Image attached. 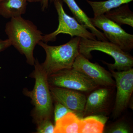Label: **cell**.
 <instances>
[{"label": "cell", "instance_id": "5bb4252c", "mask_svg": "<svg viewBox=\"0 0 133 133\" xmlns=\"http://www.w3.org/2000/svg\"><path fill=\"white\" fill-rule=\"evenodd\" d=\"M27 0H2L0 2V16L5 19L22 16L26 12Z\"/></svg>", "mask_w": 133, "mask_h": 133}, {"label": "cell", "instance_id": "4fadbf2b", "mask_svg": "<svg viewBox=\"0 0 133 133\" xmlns=\"http://www.w3.org/2000/svg\"><path fill=\"white\" fill-rule=\"evenodd\" d=\"M55 123V133H80L81 119L74 112H69Z\"/></svg>", "mask_w": 133, "mask_h": 133}, {"label": "cell", "instance_id": "8992f818", "mask_svg": "<svg viewBox=\"0 0 133 133\" xmlns=\"http://www.w3.org/2000/svg\"><path fill=\"white\" fill-rule=\"evenodd\" d=\"M49 84L83 92L94 90L99 86L92 80L73 68L64 69L50 75Z\"/></svg>", "mask_w": 133, "mask_h": 133}, {"label": "cell", "instance_id": "d6986e66", "mask_svg": "<svg viewBox=\"0 0 133 133\" xmlns=\"http://www.w3.org/2000/svg\"><path fill=\"white\" fill-rule=\"evenodd\" d=\"M36 132L38 133H53L55 126L51 119L43 120L37 124Z\"/></svg>", "mask_w": 133, "mask_h": 133}, {"label": "cell", "instance_id": "9c48e42d", "mask_svg": "<svg viewBox=\"0 0 133 133\" xmlns=\"http://www.w3.org/2000/svg\"><path fill=\"white\" fill-rule=\"evenodd\" d=\"M72 68L90 79L98 86L112 87L115 86L111 72L97 63H92L81 54L77 57Z\"/></svg>", "mask_w": 133, "mask_h": 133}, {"label": "cell", "instance_id": "30bf717a", "mask_svg": "<svg viewBox=\"0 0 133 133\" xmlns=\"http://www.w3.org/2000/svg\"><path fill=\"white\" fill-rule=\"evenodd\" d=\"M49 88L52 99L83 116L87 98L81 92L67 88L52 86Z\"/></svg>", "mask_w": 133, "mask_h": 133}, {"label": "cell", "instance_id": "277c9868", "mask_svg": "<svg viewBox=\"0 0 133 133\" xmlns=\"http://www.w3.org/2000/svg\"><path fill=\"white\" fill-rule=\"evenodd\" d=\"M95 50L106 53L114 59V64L102 61L109 70L120 71L132 68L133 57L128 52L124 51L114 44L108 41L81 38L79 44L80 54L88 59H91L92 57L91 52Z\"/></svg>", "mask_w": 133, "mask_h": 133}, {"label": "cell", "instance_id": "7c38bea8", "mask_svg": "<svg viewBox=\"0 0 133 133\" xmlns=\"http://www.w3.org/2000/svg\"><path fill=\"white\" fill-rule=\"evenodd\" d=\"M66 3L74 16V17L79 24L86 29L90 30L95 35L98 40L108 41L104 33L93 25L90 18L79 7L75 0H62Z\"/></svg>", "mask_w": 133, "mask_h": 133}, {"label": "cell", "instance_id": "ffe728a7", "mask_svg": "<svg viewBox=\"0 0 133 133\" xmlns=\"http://www.w3.org/2000/svg\"><path fill=\"white\" fill-rule=\"evenodd\" d=\"M55 102L54 109L55 122L69 112H74L59 102L57 101H55Z\"/></svg>", "mask_w": 133, "mask_h": 133}, {"label": "cell", "instance_id": "8fae6325", "mask_svg": "<svg viewBox=\"0 0 133 133\" xmlns=\"http://www.w3.org/2000/svg\"><path fill=\"white\" fill-rule=\"evenodd\" d=\"M109 96L110 92L107 88L93 91L86 100L82 117L101 114L106 109Z\"/></svg>", "mask_w": 133, "mask_h": 133}, {"label": "cell", "instance_id": "ba28073f", "mask_svg": "<svg viewBox=\"0 0 133 133\" xmlns=\"http://www.w3.org/2000/svg\"><path fill=\"white\" fill-rule=\"evenodd\" d=\"M115 79L117 88L112 116L118 118L125 110L130 102L133 92V69L115 71L109 70Z\"/></svg>", "mask_w": 133, "mask_h": 133}, {"label": "cell", "instance_id": "e0dca14e", "mask_svg": "<svg viewBox=\"0 0 133 133\" xmlns=\"http://www.w3.org/2000/svg\"><path fill=\"white\" fill-rule=\"evenodd\" d=\"M85 1L92 8L94 17H96L104 15L111 10L129 3L133 0H107L103 1Z\"/></svg>", "mask_w": 133, "mask_h": 133}, {"label": "cell", "instance_id": "cb8c5ba5", "mask_svg": "<svg viewBox=\"0 0 133 133\" xmlns=\"http://www.w3.org/2000/svg\"><path fill=\"white\" fill-rule=\"evenodd\" d=\"M1 66H0V70H1Z\"/></svg>", "mask_w": 133, "mask_h": 133}, {"label": "cell", "instance_id": "7402d4cb", "mask_svg": "<svg viewBox=\"0 0 133 133\" xmlns=\"http://www.w3.org/2000/svg\"><path fill=\"white\" fill-rule=\"evenodd\" d=\"M52 1L53 0H42L41 2L42 10L44 11L48 9L49 6V2H52Z\"/></svg>", "mask_w": 133, "mask_h": 133}, {"label": "cell", "instance_id": "5b68a950", "mask_svg": "<svg viewBox=\"0 0 133 133\" xmlns=\"http://www.w3.org/2000/svg\"><path fill=\"white\" fill-rule=\"evenodd\" d=\"M54 5L58 16L57 29L52 33L43 36L42 41L48 43L54 42L57 36L60 34H68L71 37H78L81 38L97 40L95 35L81 25L74 17L66 14L63 6L62 0H53Z\"/></svg>", "mask_w": 133, "mask_h": 133}, {"label": "cell", "instance_id": "6da1fadb", "mask_svg": "<svg viewBox=\"0 0 133 133\" xmlns=\"http://www.w3.org/2000/svg\"><path fill=\"white\" fill-rule=\"evenodd\" d=\"M5 31L8 38L22 55L26 57L27 63L34 65L35 58L34 50L37 44L42 40V33L32 22L17 17L7 23Z\"/></svg>", "mask_w": 133, "mask_h": 133}, {"label": "cell", "instance_id": "52a82bcc", "mask_svg": "<svg viewBox=\"0 0 133 133\" xmlns=\"http://www.w3.org/2000/svg\"><path fill=\"white\" fill-rule=\"evenodd\" d=\"M93 25L103 31L108 40L125 52L133 49V35L126 32L121 26L111 21L104 15L90 18Z\"/></svg>", "mask_w": 133, "mask_h": 133}, {"label": "cell", "instance_id": "ac0fdd59", "mask_svg": "<svg viewBox=\"0 0 133 133\" xmlns=\"http://www.w3.org/2000/svg\"><path fill=\"white\" fill-rule=\"evenodd\" d=\"M132 132L131 127L126 122L118 121L104 129L103 133H130Z\"/></svg>", "mask_w": 133, "mask_h": 133}, {"label": "cell", "instance_id": "2e32d148", "mask_svg": "<svg viewBox=\"0 0 133 133\" xmlns=\"http://www.w3.org/2000/svg\"><path fill=\"white\" fill-rule=\"evenodd\" d=\"M104 15L120 26L127 25L133 28V13L129 9L128 3L112 9Z\"/></svg>", "mask_w": 133, "mask_h": 133}, {"label": "cell", "instance_id": "603a6c76", "mask_svg": "<svg viewBox=\"0 0 133 133\" xmlns=\"http://www.w3.org/2000/svg\"><path fill=\"white\" fill-rule=\"evenodd\" d=\"M28 2L33 3V2H41L42 0H27Z\"/></svg>", "mask_w": 133, "mask_h": 133}, {"label": "cell", "instance_id": "44dd1931", "mask_svg": "<svg viewBox=\"0 0 133 133\" xmlns=\"http://www.w3.org/2000/svg\"><path fill=\"white\" fill-rule=\"evenodd\" d=\"M12 45V43L8 38L5 40L0 39V52L5 50Z\"/></svg>", "mask_w": 133, "mask_h": 133}, {"label": "cell", "instance_id": "d4e9b609", "mask_svg": "<svg viewBox=\"0 0 133 133\" xmlns=\"http://www.w3.org/2000/svg\"><path fill=\"white\" fill-rule=\"evenodd\" d=\"M1 1H2V0H0V2H1Z\"/></svg>", "mask_w": 133, "mask_h": 133}, {"label": "cell", "instance_id": "9a60e30c", "mask_svg": "<svg viewBox=\"0 0 133 133\" xmlns=\"http://www.w3.org/2000/svg\"><path fill=\"white\" fill-rule=\"evenodd\" d=\"M107 117L102 114L90 115L81 119L80 133L103 132Z\"/></svg>", "mask_w": 133, "mask_h": 133}, {"label": "cell", "instance_id": "7a4b0ae2", "mask_svg": "<svg viewBox=\"0 0 133 133\" xmlns=\"http://www.w3.org/2000/svg\"><path fill=\"white\" fill-rule=\"evenodd\" d=\"M34 66L35 70L30 75L35 80L34 88L30 91L25 88L23 92L31 98L34 106L32 116L37 124L45 119H51L54 109L48 76L43 70L37 59H35Z\"/></svg>", "mask_w": 133, "mask_h": 133}, {"label": "cell", "instance_id": "3957f363", "mask_svg": "<svg viewBox=\"0 0 133 133\" xmlns=\"http://www.w3.org/2000/svg\"><path fill=\"white\" fill-rule=\"evenodd\" d=\"M80 37H76L58 46L50 45L42 41L38 43L46 53L45 61L41 65L48 76L62 70L72 68L75 59L80 54Z\"/></svg>", "mask_w": 133, "mask_h": 133}]
</instances>
